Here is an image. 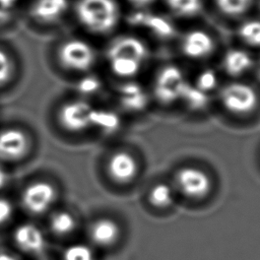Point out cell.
I'll use <instances>...</instances> for the list:
<instances>
[{"mask_svg": "<svg viewBox=\"0 0 260 260\" xmlns=\"http://www.w3.org/2000/svg\"><path fill=\"white\" fill-rule=\"evenodd\" d=\"M94 108L85 99L67 101L58 110V122L68 132H84L92 128Z\"/></svg>", "mask_w": 260, "mask_h": 260, "instance_id": "obj_4", "label": "cell"}, {"mask_svg": "<svg viewBox=\"0 0 260 260\" xmlns=\"http://www.w3.org/2000/svg\"><path fill=\"white\" fill-rule=\"evenodd\" d=\"M224 109L235 115H247L258 105V94L249 84L233 82L225 85L219 93Z\"/></svg>", "mask_w": 260, "mask_h": 260, "instance_id": "obj_6", "label": "cell"}, {"mask_svg": "<svg viewBox=\"0 0 260 260\" xmlns=\"http://www.w3.org/2000/svg\"><path fill=\"white\" fill-rule=\"evenodd\" d=\"M121 117L115 110L108 108H94L92 128L105 134H113L121 127Z\"/></svg>", "mask_w": 260, "mask_h": 260, "instance_id": "obj_18", "label": "cell"}, {"mask_svg": "<svg viewBox=\"0 0 260 260\" xmlns=\"http://www.w3.org/2000/svg\"><path fill=\"white\" fill-rule=\"evenodd\" d=\"M68 7V0H35L29 12L36 21L51 24L61 19L67 12Z\"/></svg>", "mask_w": 260, "mask_h": 260, "instance_id": "obj_14", "label": "cell"}, {"mask_svg": "<svg viewBox=\"0 0 260 260\" xmlns=\"http://www.w3.org/2000/svg\"><path fill=\"white\" fill-rule=\"evenodd\" d=\"M139 170L136 157L127 150L113 152L107 161V173L110 179L119 185L131 183Z\"/></svg>", "mask_w": 260, "mask_h": 260, "instance_id": "obj_10", "label": "cell"}, {"mask_svg": "<svg viewBox=\"0 0 260 260\" xmlns=\"http://www.w3.org/2000/svg\"><path fill=\"white\" fill-rule=\"evenodd\" d=\"M120 14L116 0H78L75 6L78 22L95 35L111 32L118 25Z\"/></svg>", "mask_w": 260, "mask_h": 260, "instance_id": "obj_2", "label": "cell"}, {"mask_svg": "<svg viewBox=\"0 0 260 260\" xmlns=\"http://www.w3.org/2000/svg\"><path fill=\"white\" fill-rule=\"evenodd\" d=\"M181 49L188 58L203 59L212 53L214 41L208 32L202 29H193L182 38Z\"/></svg>", "mask_w": 260, "mask_h": 260, "instance_id": "obj_13", "label": "cell"}, {"mask_svg": "<svg viewBox=\"0 0 260 260\" xmlns=\"http://www.w3.org/2000/svg\"><path fill=\"white\" fill-rule=\"evenodd\" d=\"M57 57L63 68L77 73H87L96 62L95 49L87 41L78 38L63 42Z\"/></svg>", "mask_w": 260, "mask_h": 260, "instance_id": "obj_3", "label": "cell"}, {"mask_svg": "<svg viewBox=\"0 0 260 260\" xmlns=\"http://www.w3.org/2000/svg\"><path fill=\"white\" fill-rule=\"evenodd\" d=\"M20 199L28 212L42 214L54 205L57 199V189L49 181H34L23 189Z\"/></svg>", "mask_w": 260, "mask_h": 260, "instance_id": "obj_7", "label": "cell"}, {"mask_svg": "<svg viewBox=\"0 0 260 260\" xmlns=\"http://www.w3.org/2000/svg\"><path fill=\"white\" fill-rule=\"evenodd\" d=\"M49 226L55 235L66 236L74 231L76 226V220L72 213L66 210H61L55 212L50 217Z\"/></svg>", "mask_w": 260, "mask_h": 260, "instance_id": "obj_20", "label": "cell"}, {"mask_svg": "<svg viewBox=\"0 0 260 260\" xmlns=\"http://www.w3.org/2000/svg\"><path fill=\"white\" fill-rule=\"evenodd\" d=\"M132 5L139 7V8H143L146 7L148 5H150L151 3H153L155 0H128Z\"/></svg>", "mask_w": 260, "mask_h": 260, "instance_id": "obj_32", "label": "cell"}, {"mask_svg": "<svg viewBox=\"0 0 260 260\" xmlns=\"http://www.w3.org/2000/svg\"><path fill=\"white\" fill-rule=\"evenodd\" d=\"M117 100L120 107L128 113H140L149 104V95L143 85L131 80L119 86Z\"/></svg>", "mask_w": 260, "mask_h": 260, "instance_id": "obj_11", "label": "cell"}, {"mask_svg": "<svg viewBox=\"0 0 260 260\" xmlns=\"http://www.w3.org/2000/svg\"><path fill=\"white\" fill-rule=\"evenodd\" d=\"M18 0H0V24L8 21L14 11Z\"/></svg>", "mask_w": 260, "mask_h": 260, "instance_id": "obj_29", "label": "cell"}, {"mask_svg": "<svg viewBox=\"0 0 260 260\" xmlns=\"http://www.w3.org/2000/svg\"><path fill=\"white\" fill-rule=\"evenodd\" d=\"M186 80L182 70L175 65L162 67L155 76L153 94L162 105H171L181 99Z\"/></svg>", "mask_w": 260, "mask_h": 260, "instance_id": "obj_5", "label": "cell"}, {"mask_svg": "<svg viewBox=\"0 0 260 260\" xmlns=\"http://www.w3.org/2000/svg\"><path fill=\"white\" fill-rule=\"evenodd\" d=\"M13 206L11 202L3 197H0V224L6 222L12 215Z\"/></svg>", "mask_w": 260, "mask_h": 260, "instance_id": "obj_30", "label": "cell"}, {"mask_svg": "<svg viewBox=\"0 0 260 260\" xmlns=\"http://www.w3.org/2000/svg\"><path fill=\"white\" fill-rule=\"evenodd\" d=\"M241 40L250 47H260V19L250 18L242 22L238 29Z\"/></svg>", "mask_w": 260, "mask_h": 260, "instance_id": "obj_23", "label": "cell"}, {"mask_svg": "<svg viewBox=\"0 0 260 260\" xmlns=\"http://www.w3.org/2000/svg\"><path fill=\"white\" fill-rule=\"evenodd\" d=\"M217 82L218 80H217L216 73L212 69L207 68L198 74L195 85L201 90L205 92H209L216 87Z\"/></svg>", "mask_w": 260, "mask_h": 260, "instance_id": "obj_28", "label": "cell"}, {"mask_svg": "<svg viewBox=\"0 0 260 260\" xmlns=\"http://www.w3.org/2000/svg\"><path fill=\"white\" fill-rule=\"evenodd\" d=\"M254 64L252 56L242 49H232L222 58L224 71L232 76H240L248 72Z\"/></svg>", "mask_w": 260, "mask_h": 260, "instance_id": "obj_17", "label": "cell"}, {"mask_svg": "<svg viewBox=\"0 0 260 260\" xmlns=\"http://www.w3.org/2000/svg\"><path fill=\"white\" fill-rule=\"evenodd\" d=\"M214 3L224 15L239 16L251 7L253 0H214Z\"/></svg>", "mask_w": 260, "mask_h": 260, "instance_id": "obj_25", "label": "cell"}, {"mask_svg": "<svg viewBox=\"0 0 260 260\" xmlns=\"http://www.w3.org/2000/svg\"><path fill=\"white\" fill-rule=\"evenodd\" d=\"M0 260H18L13 255L8 253H0Z\"/></svg>", "mask_w": 260, "mask_h": 260, "instance_id": "obj_33", "label": "cell"}, {"mask_svg": "<svg viewBox=\"0 0 260 260\" xmlns=\"http://www.w3.org/2000/svg\"><path fill=\"white\" fill-rule=\"evenodd\" d=\"M180 100L192 111H201L209 104L208 92L201 90L196 85L190 84L189 82L186 83Z\"/></svg>", "mask_w": 260, "mask_h": 260, "instance_id": "obj_19", "label": "cell"}, {"mask_svg": "<svg viewBox=\"0 0 260 260\" xmlns=\"http://www.w3.org/2000/svg\"><path fill=\"white\" fill-rule=\"evenodd\" d=\"M168 7L177 15L192 17L202 9V0H166Z\"/></svg>", "mask_w": 260, "mask_h": 260, "instance_id": "obj_24", "label": "cell"}, {"mask_svg": "<svg viewBox=\"0 0 260 260\" xmlns=\"http://www.w3.org/2000/svg\"><path fill=\"white\" fill-rule=\"evenodd\" d=\"M149 203L156 208L170 207L174 202V192L171 186L166 183L153 185L148 192Z\"/></svg>", "mask_w": 260, "mask_h": 260, "instance_id": "obj_21", "label": "cell"}, {"mask_svg": "<svg viewBox=\"0 0 260 260\" xmlns=\"http://www.w3.org/2000/svg\"><path fill=\"white\" fill-rule=\"evenodd\" d=\"M145 43L132 35L115 38L108 46L106 57L111 71L122 78L136 76L148 58Z\"/></svg>", "mask_w": 260, "mask_h": 260, "instance_id": "obj_1", "label": "cell"}, {"mask_svg": "<svg viewBox=\"0 0 260 260\" xmlns=\"http://www.w3.org/2000/svg\"><path fill=\"white\" fill-rule=\"evenodd\" d=\"M120 236L118 223L111 218H100L93 221L89 228L91 242L100 247L114 245Z\"/></svg>", "mask_w": 260, "mask_h": 260, "instance_id": "obj_16", "label": "cell"}, {"mask_svg": "<svg viewBox=\"0 0 260 260\" xmlns=\"http://www.w3.org/2000/svg\"><path fill=\"white\" fill-rule=\"evenodd\" d=\"M129 22L135 26L143 27L159 38H170L175 32L171 21L161 15L151 12H135L129 16Z\"/></svg>", "mask_w": 260, "mask_h": 260, "instance_id": "obj_15", "label": "cell"}, {"mask_svg": "<svg viewBox=\"0 0 260 260\" xmlns=\"http://www.w3.org/2000/svg\"><path fill=\"white\" fill-rule=\"evenodd\" d=\"M15 62L5 49L0 47V88L7 86L15 74Z\"/></svg>", "mask_w": 260, "mask_h": 260, "instance_id": "obj_26", "label": "cell"}, {"mask_svg": "<svg viewBox=\"0 0 260 260\" xmlns=\"http://www.w3.org/2000/svg\"><path fill=\"white\" fill-rule=\"evenodd\" d=\"M103 80L95 74L85 73L75 83V89L81 99L96 95L103 88Z\"/></svg>", "mask_w": 260, "mask_h": 260, "instance_id": "obj_22", "label": "cell"}, {"mask_svg": "<svg viewBox=\"0 0 260 260\" xmlns=\"http://www.w3.org/2000/svg\"><path fill=\"white\" fill-rule=\"evenodd\" d=\"M175 180L181 193L189 198H203L211 188V181L208 175L204 171L194 167L180 169L175 175Z\"/></svg>", "mask_w": 260, "mask_h": 260, "instance_id": "obj_9", "label": "cell"}, {"mask_svg": "<svg viewBox=\"0 0 260 260\" xmlns=\"http://www.w3.org/2000/svg\"><path fill=\"white\" fill-rule=\"evenodd\" d=\"M62 260H95L92 249L82 243L72 244L65 248Z\"/></svg>", "mask_w": 260, "mask_h": 260, "instance_id": "obj_27", "label": "cell"}, {"mask_svg": "<svg viewBox=\"0 0 260 260\" xmlns=\"http://www.w3.org/2000/svg\"><path fill=\"white\" fill-rule=\"evenodd\" d=\"M13 239L16 246L27 254L39 255L46 247V239L42 230L30 222L19 224L14 230Z\"/></svg>", "mask_w": 260, "mask_h": 260, "instance_id": "obj_12", "label": "cell"}, {"mask_svg": "<svg viewBox=\"0 0 260 260\" xmlns=\"http://www.w3.org/2000/svg\"><path fill=\"white\" fill-rule=\"evenodd\" d=\"M31 149L30 136L18 127L0 130V160L14 162L23 159Z\"/></svg>", "mask_w": 260, "mask_h": 260, "instance_id": "obj_8", "label": "cell"}, {"mask_svg": "<svg viewBox=\"0 0 260 260\" xmlns=\"http://www.w3.org/2000/svg\"><path fill=\"white\" fill-rule=\"evenodd\" d=\"M11 176L6 167L0 164V191L7 188L10 184Z\"/></svg>", "mask_w": 260, "mask_h": 260, "instance_id": "obj_31", "label": "cell"}]
</instances>
